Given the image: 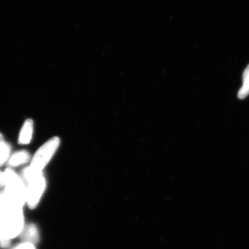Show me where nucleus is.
I'll return each instance as SVG.
<instances>
[{
	"label": "nucleus",
	"instance_id": "nucleus-1",
	"mask_svg": "<svg viewBox=\"0 0 249 249\" xmlns=\"http://www.w3.org/2000/svg\"><path fill=\"white\" fill-rule=\"evenodd\" d=\"M1 186L4 187L1 193L6 204L11 207L22 209L27 203L25 186L20 176L8 168L1 173Z\"/></svg>",
	"mask_w": 249,
	"mask_h": 249
},
{
	"label": "nucleus",
	"instance_id": "nucleus-14",
	"mask_svg": "<svg viewBox=\"0 0 249 249\" xmlns=\"http://www.w3.org/2000/svg\"><path fill=\"white\" fill-rule=\"evenodd\" d=\"M1 173H0V186H1Z\"/></svg>",
	"mask_w": 249,
	"mask_h": 249
},
{
	"label": "nucleus",
	"instance_id": "nucleus-2",
	"mask_svg": "<svg viewBox=\"0 0 249 249\" xmlns=\"http://www.w3.org/2000/svg\"><path fill=\"white\" fill-rule=\"evenodd\" d=\"M20 177L25 186L27 204L29 209H35L45 192L46 180L44 174L29 166L23 170Z\"/></svg>",
	"mask_w": 249,
	"mask_h": 249
},
{
	"label": "nucleus",
	"instance_id": "nucleus-8",
	"mask_svg": "<svg viewBox=\"0 0 249 249\" xmlns=\"http://www.w3.org/2000/svg\"><path fill=\"white\" fill-rule=\"evenodd\" d=\"M249 95V65L247 67L243 73V84L237 93L240 99H245Z\"/></svg>",
	"mask_w": 249,
	"mask_h": 249
},
{
	"label": "nucleus",
	"instance_id": "nucleus-4",
	"mask_svg": "<svg viewBox=\"0 0 249 249\" xmlns=\"http://www.w3.org/2000/svg\"><path fill=\"white\" fill-rule=\"evenodd\" d=\"M60 142V139L58 137H53L45 142L37 150L33 157L30 165L31 168L38 171H42L56 152Z\"/></svg>",
	"mask_w": 249,
	"mask_h": 249
},
{
	"label": "nucleus",
	"instance_id": "nucleus-11",
	"mask_svg": "<svg viewBox=\"0 0 249 249\" xmlns=\"http://www.w3.org/2000/svg\"><path fill=\"white\" fill-rule=\"evenodd\" d=\"M10 245H11V240H8L0 235V248L7 249L9 248Z\"/></svg>",
	"mask_w": 249,
	"mask_h": 249
},
{
	"label": "nucleus",
	"instance_id": "nucleus-10",
	"mask_svg": "<svg viewBox=\"0 0 249 249\" xmlns=\"http://www.w3.org/2000/svg\"><path fill=\"white\" fill-rule=\"evenodd\" d=\"M11 249H36L35 245L32 244L27 243V242H22L19 245H16V247H13Z\"/></svg>",
	"mask_w": 249,
	"mask_h": 249
},
{
	"label": "nucleus",
	"instance_id": "nucleus-9",
	"mask_svg": "<svg viewBox=\"0 0 249 249\" xmlns=\"http://www.w3.org/2000/svg\"><path fill=\"white\" fill-rule=\"evenodd\" d=\"M11 155V146L5 141L0 142V165L9 160Z\"/></svg>",
	"mask_w": 249,
	"mask_h": 249
},
{
	"label": "nucleus",
	"instance_id": "nucleus-6",
	"mask_svg": "<svg viewBox=\"0 0 249 249\" xmlns=\"http://www.w3.org/2000/svg\"><path fill=\"white\" fill-rule=\"evenodd\" d=\"M34 132V121L28 119L23 124L19 135V142L23 145L30 142Z\"/></svg>",
	"mask_w": 249,
	"mask_h": 249
},
{
	"label": "nucleus",
	"instance_id": "nucleus-3",
	"mask_svg": "<svg viewBox=\"0 0 249 249\" xmlns=\"http://www.w3.org/2000/svg\"><path fill=\"white\" fill-rule=\"evenodd\" d=\"M24 227L22 209L6 206L0 217V235L11 240L20 235Z\"/></svg>",
	"mask_w": 249,
	"mask_h": 249
},
{
	"label": "nucleus",
	"instance_id": "nucleus-5",
	"mask_svg": "<svg viewBox=\"0 0 249 249\" xmlns=\"http://www.w3.org/2000/svg\"><path fill=\"white\" fill-rule=\"evenodd\" d=\"M19 236H20L22 242H27V243L32 244L34 245L37 244L40 239L38 229L34 224H29L24 226Z\"/></svg>",
	"mask_w": 249,
	"mask_h": 249
},
{
	"label": "nucleus",
	"instance_id": "nucleus-13",
	"mask_svg": "<svg viewBox=\"0 0 249 249\" xmlns=\"http://www.w3.org/2000/svg\"><path fill=\"white\" fill-rule=\"evenodd\" d=\"M4 137H3L2 134L1 133H0V142H2V141H4Z\"/></svg>",
	"mask_w": 249,
	"mask_h": 249
},
{
	"label": "nucleus",
	"instance_id": "nucleus-7",
	"mask_svg": "<svg viewBox=\"0 0 249 249\" xmlns=\"http://www.w3.org/2000/svg\"><path fill=\"white\" fill-rule=\"evenodd\" d=\"M30 160V155L26 150H20L14 153L9 159V165L11 166H18L27 163Z\"/></svg>",
	"mask_w": 249,
	"mask_h": 249
},
{
	"label": "nucleus",
	"instance_id": "nucleus-12",
	"mask_svg": "<svg viewBox=\"0 0 249 249\" xmlns=\"http://www.w3.org/2000/svg\"><path fill=\"white\" fill-rule=\"evenodd\" d=\"M6 206H7V205L6 204V201H5L1 193H0V217H1V214L4 212Z\"/></svg>",
	"mask_w": 249,
	"mask_h": 249
}]
</instances>
